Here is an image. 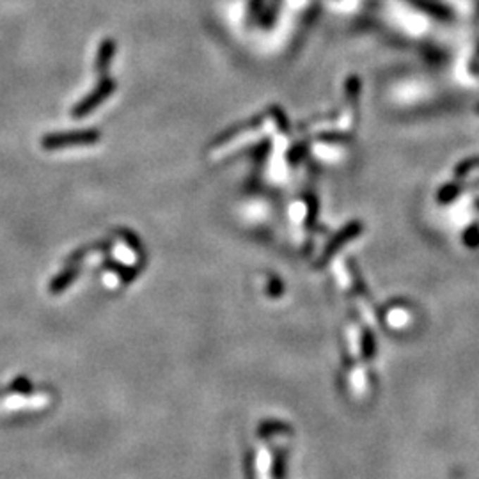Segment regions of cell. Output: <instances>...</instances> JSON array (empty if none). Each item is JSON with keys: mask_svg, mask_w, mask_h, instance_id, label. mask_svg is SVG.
<instances>
[{"mask_svg": "<svg viewBox=\"0 0 479 479\" xmlns=\"http://www.w3.org/2000/svg\"><path fill=\"white\" fill-rule=\"evenodd\" d=\"M101 139V133L96 130H80L71 133H50L41 139V148L52 151V149H64L71 146H85L94 144Z\"/></svg>", "mask_w": 479, "mask_h": 479, "instance_id": "1", "label": "cell"}, {"mask_svg": "<svg viewBox=\"0 0 479 479\" xmlns=\"http://www.w3.org/2000/svg\"><path fill=\"white\" fill-rule=\"evenodd\" d=\"M77 275H78V265L75 261H68L66 268L63 270V273H59V275L52 280V284H50V293H52V295H59V293H63L64 290H66V287L70 286L75 279H77Z\"/></svg>", "mask_w": 479, "mask_h": 479, "instance_id": "3", "label": "cell"}, {"mask_svg": "<svg viewBox=\"0 0 479 479\" xmlns=\"http://www.w3.org/2000/svg\"><path fill=\"white\" fill-rule=\"evenodd\" d=\"M101 80L98 82V85L94 87V91L84 98L77 107L73 108V116L75 118H84V116L91 114L98 105L104 104L107 100L108 96L116 91V82L112 78L107 77V71H101Z\"/></svg>", "mask_w": 479, "mask_h": 479, "instance_id": "2", "label": "cell"}, {"mask_svg": "<svg viewBox=\"0 0 479 479\" xmlns=\"http://www.w3.org/2000/svg\"><path fill=\"white\" fill-rule=\"evenodd\" d=\"M114 56H116V41L114 39L101 41L100 46H98V52H96V70H98V73L108 70V66H111Z\"/></svg>", "mask_w": 479, "mask_h": 479, "instance_id": "4", "label": "cell"}]
</instances>
